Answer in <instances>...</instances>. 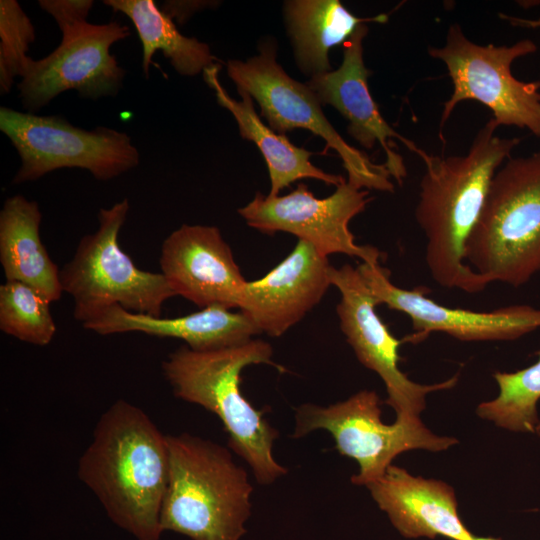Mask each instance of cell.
Here are the masks:
<instances>
[{"instance_id": "15", "label": "cell", "mask_w": 540, "mask_h": 540, "mask_svg": "<svg viewBox=\"0 0 540 540\" xmlns=\"http://www.w3.org/2000/svg\"><path fill=\"white\" fill-rule=\"evenodd\" d=\"M161 273L176 296L200 308H240L248 281L215 226L183 224L163 241Z\"/></svg>"}, {"instance_id": "29", "label": "cell", "mask_w": 540, "mask_h": 540, "mask_svg": "<svg viewBox=\"0 0 540 540\" xmlns=\"http://www.w3.org/2000/svg\"><path fill=\"white\" fill-rule=\"evenodd\" d=\"M499 17L502 20L509 22L514 27H522V28H529V29L540 28V18L524 19V18L510 16L507 14H502V13L499 14Z\"/></svg>"}, {"instance_id": "27", "label": "cell", "mask_w": 540, "mask_h": 540, "mask_svg": "<svg viewBox=\"0 0 540 540\" xmlns=\"http://www.w3.org/2000/svg\"><path fill=\"white\" fill-rule=\"evenodd\" d=\"M38 5L53 17L62 37L73 33L86 24L94 5L92 0H39Z\"/></svg>"}, {"instance_id": "22", "label": "cell", "mask_w": 540, "mask_h": 540, "mask_svg": "<svg viewBox=\"0 0 540 540\" xmlns=\"http://www.w3.org/2000/svg\"><path fill=\"white\" fill-rule=\"evenodd\" d=\"M284 18L296 63L311 77L331 71L329 51L344 44L360 25L388 20L386 14L357 17L338 0H289Z\"/></svg>"}, {"instance_id": "10", "label": "cell", "mask_w": 540, "mask_h": 540, "mask_svg": "<svg viewBox=\"0 0 540 540\" xmlns=\"http://www.w3.org/2000/svg\"><path fill=\"white\" fill-rule=\"evenodd\" d=\"M380 399L375 391L362 390L330 406L304 404L296 410L294 438L324 429L335 441L338 452L354 459L359 472L351 477L356 485L367 486L380 478L399 454L413 450L442 451L457 439L438 436L419 417L381 420Z\"/></svg>"}, {"instance_id": "13", "label": "cell", "mask_w": 540, "mask_h": 540, "mask_svg": "<svg viewBox=\"0 0 540 540\" xmlns=\"http://www.w3.org/2000/svg\"><path fill=\"white\" fill-rule=\"evenodd\" d=\"M331 285L340 293L336 307L340 329L357 359L379 375L385 384L387 399L396 418L419 417L425 409L426 396L435 391L453 388L458 374L431 385L419 384L399 368V348L403 340L393 336L376 311L377 299L367 286L358 268L345 264L330 268Z\"/></svg>"}, {"instance_id": "25", "label": "cell", "mask_w": 540, "mask_h": 540, "mask_svg": "<svg viewBox=\"0 0 540 540\" xmlns=\"http://www.w3.org/2000/svg\"><path fill=\"white\" fill-rule=\"evenodd\" d=\"M50 303L29 285L5 281L0 286L1 331L26 343L48 345L56 333Z\"/></svg>"}, {"instance_id": "20", "label": "cell", "mask_w": 540, "mask_h": 540, "mask_svg": "<svg viewBox=\"0 0 540 540\" xmlns=\"http://www.w3.org/2000/svg\"><path fill=\"white\" fill-rule=\"evenodd\" d=\"M219 70L218 64L205 69L204 81L214 90L218 104L233 115L241 137L253 142L264 157L270 178L269 195L278 196L282 189L305 178L334 186L345 180L342 176L316 167L310 160L311 152L294 145L284 134L264 124L254 108L253 98L247 92L238 91L241 101L232 98L219 80Z\"/></svg>"}, {"instance_id": "2", "label": "cell", "mask_w": 540, "mask_h": 540, "mask_svg": "<svg viewBox=\"0 0 540 540\" xmlns=\"http://www.w3.org/2000/svg\"><path fill=\"white\" fill-rule=\"evenodd\" d=\"M169 469L167 435L120 399L100 416L77 473L116 526L136 540H159Z\"/></svg>"}, {"instance_id": "28", "label": "cell", "mask_w": 540, "mask_h": 540, "mask_svg": "<svg viewBox=\"0 0 540 540\" xmlns=\"http://www.w3.org/2000/svg\"><path fill=\"white\" fill-rule=\"evenodd\" d=\"M214 1H176L167 0L159 6L160 10L173 21L183 24L198 11L215 5Z\"/></svg>"}, {"instance_id": "21", "label": "cell", "mask_w": 540, "mask_h": 540, "mask_svg": "<svg viewBox=\"0 0 540 540\" xmlns=\"http://www.w3.org/2000/svg\"><path fill=\"white\" fill-rule=\"evenodd\" d=\"M41 220L36 201L21 194L4 201L0 211V263L6 281L29 285L52 303L64 292L60 269L40 238Z\"/></svg>"}, {"instance_id": "1", "label": "cell", "mask_w": 540, "mask_h": 540, "mask_svg": "<svg viewBox=\"0 0 540 540\" xmlns=\"http://www.w3.org/2000/svg\"><path fill=\"white\" fill-rule=\"evenodd\" d=\"M491 118L477 132L466 155L434 156L420 150L425 173L415 209L426 237V265L440 286L469 294L490 283L465 261L466 243L476 226L491 181L511 158L520 138H501Z\"/></svg>"}, {"instance_id": "26", "label": "cell", "mask_w": 540, "mask_h": 540, "mask_svg": "<svg viewBox=\"0 0 540 540\" xmlns=\"http://www.w3.org/2000/svg\"><path fill=\"white\" fill-rule=\"evenodd\" d=\"M36 34L33 23L16 0L0 1V93L7 94L16 78L26 73L30 45Z\"/></svg>"}, {"instance_id": "6", "label": "cell", "mask_w": 540, "mask_h": 540, "mask_svg": "<svg viewBox=\"0 0 540 540\" xmlns=\"http://www.w3.org/2000/svg\"><path fill=\"white\" fill-rule=\"evenodd\" d=\"M127 198L98 212V228L83 236L74 256L60 269L63 292L72 296L73 316L82 325L108 308L161 317L163 304L176 296L161 273L138 268L119 245L128 212Z\"/></svg>"}, {"instance_id": "11", "label": "cell", "mask_w": 540, "mask_h": 540, "mask_svg": "<svg viewBox=\"0 0 540 540\" xmlns=\"http://www.w3.org/2000/svg\"><path fill=\"white\" fill-rule=\"evenodd\" d=\"M368 191L344 180L330 196L317 198L304 183L283 196L257 193L238 209L246 223L263 233L287 232L312 245L318 253L345 254L362 263H379L380 251L356 244L349 223L364 211Z\"/></svg>"}, {"instance_id": "17", "label": "cell", "mask_w": 540, "mask_h": 540, "mask_svg": "<svg viewBox=\"0 0 540 540\" xmlns=\"http://www.w3.org/2000/svg\"><path fill=\"white\" fill-rule=\"evenodd\" d=\"M330 268L328 257L298 240L271 271L247 282L239 309L261 333L281 336L320 302L331 285Z\"/></svg>"}, {"instance_id": "7", "label": "cell", "mask_w": 540, "mask_h": 540, "mask_svg": "<svg viewBox=\"0 0 540 540\" xmlns=\"http://www.w3.org/2000/svg\"><path fill=\"white\" fill-rule=\"evenodd\" d=\"M538 47L530 39L513 45H479L469 40L462 28L449 26L445 44L429 47L428 54L442 61L453 84L452 95L443 105L440 137L456 105L475 100L492 113L497 127L527 128L540 139V81L524 82L516 79L512 63L519 57L533 54Z\"/></svg>"}, {"instance_id": "4", "label": "cell", "mask_w": 540, "mask_h": 540, "mask_svg": "<svg viewBox=\"0 0 540 540\" xmlns=\"http://www.w3.org/2000/svg\"><path fill=\"white\" fill-rule=\"evenodd\" d=\"M170 469L163 532L191 540H241L251 514L248 474L230 451L188 433L167 435Z\"/></svg>"}, {"instance_id": "31", "label": "cell", "mask_w": 540, "mask_h": 540, "mask_svg": "<svg viewBox=\"0 0 540 540\" xmlns=\"http://www.w3.org/2000/svg\"><path fill=\"white\" fill-rule=\"evenodd\" d=\"M535 432L540 436V421L535 429Z\"/></svg>"}, {"instance_id": "12", "label": "cell", "mask_w": 540, "mask_h": 540, "mask_svg": "<svg viewBox=\"0 0 540 540\" xmlns=\"http://www.w3.org/2000/svg\"><path fill=\"white\" fill-rule=\"evenodd\" d=\"M130 35L129 27L111 21L87 22L42 59H31L17 85L22 106L35 113L54 98L75 90L84 99L115 96L123 86L126 71L111 47Z\"/></svg>"}, {"instance_id": "24", "label": "cell", "mask_w": 540, "mask_h": 540, "mask_svg": "<svg viewBox=\"0 0 540 540\" xmlns=\"http://www.w3.org/2000/svg\"><path fill=\"white\" fill-rule=\"evenodd\" d=\"M538 360L516 372H495L499 394L482 402L477 415L513 432H535L540 421L537 403L540 400V350Z\"/></svg>"}, {"instance_id": "30", "label": "cell", "mask_w": 540, "mask_h": 540, "mask_svg": "<svg viewBox=\"0 0 540 540\" xmlns=\"http://www.w3.org/2000/svg\"><path fill=\"white\" fill-rule=\"evenodd\" d=\"M472 540H501V539H498V538H492V537H478V536H474Z\"/></svg>"}, {"instance_id": "3", "label": "cell", "mask_w": 540, "mask_h": 540, "mask_svg": "<svg viewBox=\"0 0 540 540\" xmlns=\"http://www.w3.org/2000/svg\"><path fill=\"white\" fill-rule=\"evenodd\" d=\"M273 350L268 342L214 351H194L182 345L162 362L163 375L174 395L214 413L228 434V445L253 471L256 481L270 484L287 472L273 456L278 431L241 393V372L252 364H269Z\"/></svg>"}, {"instance_id": "16", "label": "cell", "mask_w": 540, "mask_h": 540, "mask_svg": "<svg viewBox=\"0 0 540 540\" xmlns=\"http://www.w3.org/2000/svg\"><path fill=\"white\" fill-rule=\"evenodd\" d=\"M368 33L362 24L343 44V60L336 70L315 75L307 85L314 91L322 105L338 110L347 120V131L363 148L372 149L379 143L386 155L385 166L390 176L402 184L407 171L402 157L397 154L394 141L397 139L414 153H419L412 141L395 131L382 117L368 88L372 74L363 60V40Z\"/></svg>"}, {"instance_id": "19", "label": "cell", "mask_w": 540, "mask_h": 540, "mask_svg": "<svg viewBox=\"0 0 540 540\" xmlns=\"http://www.w3.org/2000/svg\"><path fill=\"white\" fill-rule=\"evenodd\" d=\"M83 327L100 335L141 332L177 338L190 349L201 352L239 346L261 333L243 312H232L220 305L175 318L132 313L114 305Z\"/></svg>"}, {"instance_id": "9", "label": "cell", "mask_w": 540, "mask_h": 540, "mask_svg": "<svg viewBox=\"0 0 540 540\" xmlns=\"http://www.w3.org/2000/svg\"><path fill=\"white\" fill-rule=\"evenodd\" d=\"M0 130L20 158L12 183L36 181L62 168L88 170L99 181L135 168L140 153L130 136L108 127L86 130L59 115L40 116L0 108Z\"/></svg>"}, {"instance_id": "18", "label": "cell", "mask_w": 540, "mask_h": 540, "mask_svg": "<svg viewBox=\"0 0 540 540\" xmlns=\"http://www.w3.org/2000/svg\"><path fill=\"white\" fill-rule=\"evenodd\" d=\"M366 487L405 538L442 536L472 540L474 537L459 516L454 489L443 481L413 476L391 464Z\"/></svg>"}, {"instance_id": "5", "label": "cell", "mask_w": 540, "mask_h": 540, "mask_svg": "<svg viewBox=\"0 0 540 540\" xmlns=\"http://www.w3.org/2000/svg\"><path fill=\"white\" fill-rule=\"evenodd\" d=\"M465 261L489 283L512 287L540 272V150L496 171Z\"/></svg>"}, {"instance_id": "8", "label": "cell", "mask_w": 540, "mask_h": 540, "mask_svg": "<svg viewBox=\"0 0 540 540\" xmlns=\"http://www.w3.org/2000/svg\"><path fill=\"white\" fill-rule=\"evenodd\" d=\"M276 45H259V54L247 61L229 60L227 74L237 91L247 92L259 105L271 129L285 134L301 128L321 137L325 150L333 149L342 160L348 182L359 189L393 192L385 164H376L349 145L329 122L321 103L307 85L291 78L276 60ZM324 150V152H325Z\"/></svg>"}, {"instance_id": "14", "label": "cell", "mask_w": 540, "mask_h": 540, "mask_svg": "<svg viewBox=\"0 0 540 540\" xmlns=\"http://www.w3.org/2000/svg\"><path fill=\"white\" fill-rule=\"evenodd\" d=\"M357 268L378 304L410 317L413 333L403 339L404 343L421 342L434 332L465 342L512 341L540 328V309L529 305H510L491 311L450 308L418 289L396 286L379 263L361 262Z\"/></svg>"}, {"instance_id": "23", "label": "cell", "mask_w": 540, "mask_h": 540, "mask_svg": "<svg viewBox=\"0 0 540 540\" xmlns=\"http://www.w3.org/2000/svg\"><path fill=\"white\" fill-rule=\"evenodd\" d=\"M103 3L133 23L142 44V70L146 77L158 50L182 76H196L216 64L210 47L195 37L181 34L153 0H104Z\"/></svg>"}]
</instances>
